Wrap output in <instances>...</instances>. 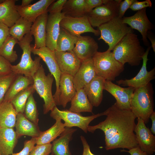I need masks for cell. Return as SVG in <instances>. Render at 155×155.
Segmentation results:
<instances>
[{
	"instance_id": "obj_31",
	"label": "cell",
	"mask_w": 155,
	"mask_h": 155,
	"mask_svg": "<svg viewBox=\"0 0 155 155\" xmlns=\"http://www.w3.org/2000/svg\"><path fill=\"white\" fill-rule=\"evenodd\" d=\"M33 84L32 77L17 75L6 93L3 101L11 102L19 93Z\"/></svg>"
},
{
	"instance_id": "obj_41",
	"label": "cell",
	"mask_w": 155,
	"mask_h": 155,
	"mask_svg": "<svg viewBox=\"0 0 155 155\" xmlns=\"http://www.w3.org/2000/svg\"><path fill=\"white\" fill-rule=\"evenodd\" d=\"M67 0H58L53 3L48 7L47 11L50 14L61 13Z\"/></svg>"
},
{
	"instance_id": "obj_29",
	"label": "cell",
	"mask_w": 155,
	"mask_h": 155,
	"mask_svg": "<svg viewBox=\"0 0 155 155\" xmlns=\"http://www.w3.org/2000/svg\"><path fill=\"white\" fill-rule=\"evenodd\" d=\"M71 102V106L68 110L71 112L78 113L92 112L93 106L89 101L83 88L76 90Z\"/></svg>"
},
{
	"instance_id": "obj_43",
	"label": "cell",
	"mask_w": 155,
	"mask_h": 155,
	"mask_svg": "<svg viewBox=\"0 0 155 155\" xmlns=\"http://www.w3.org/2000/svg\"><path fill=\"white\" fill-rule=\"evenodd\" d=\"M11 65L10 62L0 55V76L12 73Z\"/></svg>"
},
{
	"instance_id": "obj_42",
	"label": "cell",
	"mask_w": 155,
	"mask_h": 155,
	"mask_svg": "<svg viewBox=\"0 0 155 155\" xmlns=\"http://www.w3.org/2000/svg\"><path fill=\"white\" fill-rule=\"evenodd\" d=\"M108 0H85V10L86 15L97 6L104 4Z\"/></svg>"
},
{
	"instance_id": "obj_51",
	"label": "cell",
	"mask_w": 155,
	"mask_h": 155,
	"mask_svg": "<svg viewBox=\"0 0 155 155\" xmlns=\"http://www.w3.org/2000/svg\"><path fill=\"white\" fill-rule=\"evenodd\" d=\"M33 0H22V4L20 5L22 7H25L27 6L30 4Z\"/></svg>"
},
{
	"instance_id": "obj_18",
	"label": "cell",
	"mask_w": 155,
	"mask_h": 155,
	"mask_svg": "<svg viewBox=\"0 0 155 155\" xmlns=\"http://www.w3.org/2000/svg\"><path fill=\"white\" fill-rule=\"evenodd\" d=\"M97 42L90 36H80L73 51L77 56L82 61L92 58L98 51Z\"/></svg>"
},
{
	"instance_id": "obj_48",
	"label": "cell",
	"mask_w": 155,
	"mask_h": 155,
	"mask_svg": "<svg viewBox=\"0 0 155 155\" xmlns=\"http://www.w3.org/2000/svg\"><path fill=\"white\" fill-rule=\"evenodd\" d=\"M121 151L127 152L131 155H146V152L141 150L138 146L128 151L123 149Z\"/></svg>"
},
{
	"instance_id": "obj_22",
	"label": "cell",
	"mask_w": 155,
	"mask_h": 155,
	"mask_svg": "<svg viewBox=\"0 0 155 155\" xmlns=\"http://www.w3.org/2000/svg\"><path fill=\"white\" fill-rule=\"evenodd\" d=\"M47 11L42 14L33 23L30 33L34 38V47L38 49L46 46V24L48 16Z\"/></svg>"
},
{
	"instance_id": "obj_52",
	"label": "cell",
	"mask_w": 155,
	"mask_h": 155,
	"mask_svg": "<svg viewBox=\"0 0 155 155\" xmlns=\"http://www.w3.org/2000/svg\"><path fill=\"white\" fill-rule=\"evenodd\" d=\"M2 1V0H0V2H1Z\"/></svg>"
},
{
	"instance_id": "obj_10",
	"label": "cell",
	"mask_w": 155,
	"mask_h": 155,
	"mask_svg": "<svg viewBox=\"0 0 155 155\" xmlns=\"http://www.w3.org/2000/svg\"><path fill=\"white\" fill-rule=\"evenodd\" d=\"M31 52L37 55L46 65L50 73L54 78L56 83V90L53 98L56 105L60 106L59 95V84L61 73L57 61L54 51L46 46L38 49L35 48L33 45H31Z\"/></svg>"
},
{
	"instance_id": "obj_27",
	"label": "cell",
	"mask_w": 155,
	"mask_h": 155,
	"mask_svg": "<svg viewBox=\"0 0 155 155\" xmlns=\"http://www.w3.org/2000/svg\"><path fill=\"white\" fill-rule=\"evenodd\" d=\"M18 137L12 128L0 127V152L2 155H11Z\"/></svg>"
},
{
	"instance_id": "obj_45",
	"label": "cell",
	"mask_w": 155,
	"mask_h": 155,
	"mask_svg": "<svg viewBox=\"0 0 155 155\" xmlns=\"http://www.w3.org/2000/svg\"><path fill=\"white\" fill-rule=\"evenodd\" d=\"M152 4L150 0L138 1L136 0L131 6L129 8L133 11H138L147 7H151Z\"/></svg>"
},
{
	"instance_id": "obj_2",
	"label": "cell",
	"mask_w": 155,
	"mask_h": 155,
	"mask_svg": "<svg viewBox=\"0 0 155 155\" xmlns=\"http://www.w3.org/2000/svg\"><path fill=\"white\" fill-rule=\"evenodd\" d=\"M112 51L115 59L124 66L126 63L131 66L139 65L145 52L137 35L134 33L125 35Z\"/></svg>"
},
{
	"instance_id": "obj_9",
	"label": "cell",
	"mask_w": 155,
	"mask_h": 155,
	"mask_svg": "<svg viewBox=\"0 0 155 155\" xmlns=\"http://www.w3.org/2000/svg\"><path fill=\"white\" fill-rule=\"evenodd\" d=\"M121 0H108L87 14L88 21L93 27H98L113 18L118 17V6Z\"/></svg>"
},
{
	"instance_id": "obj_24",
	"label": "cell",
	"mask_w": 155,
	"mask_h": 155,
	"mask_svg": "<svg viewBox=\"0 0 155 155\" xmlns=\"http://www.w3.org/2000/svg\"><path fill=\"white\" fill-rule=\"evenodd\" d=\"M16 0H2L0 2V23L9 28L21 17L16 7Z\"/></svg>"
},
{
	"instance_id": "obj_46",
	"label": "cell",
	"mask_w": 155,
	"mask_h": 155,
	"mask_svg": "<svg viewBox=\"0 0 155 155\" xmlns=\"http://www.w3.org/2000/svg\"><path fill=\"white\" fill-rule=\"evenodd\" d=\"M9 35V28L0 23V48Z\"/></svg>"
},
{
	"instance_id": "obj_34",
	"label": "cell",
	"mask_w": 155,
	"mask_h": 155,
	"mask_svg": "<svg viewBox=\"0 0 155 155\" xmlns=\"http://www.w3.org/2000/svg\"><path fill=\"white\" fill-rule=\"evenodd\" d=\"M33 23L21 17L11 27L9 28V35L18 41L26 34L30 33Z\"/></svg>"
},
{
	"instance_id": "obj_6",
	"label": "cell",
	"mask_w": 155,
	"mask_h": 155,
	"mask_svg": "<svg viewBox=\"0 0 155 155\" xmlns=\"http://www.w3.org/2000/svg\"><path fill=\"white\" fill-rule=\"evenodd\" d=\"M98 28L100 32L98 40H104L108 46L107 50L110 51L125 35L134 33L133 30L123 23L122 18L118 17L102 24Z\"/></svg>"
},
{
	"instance_id": "obj_25",
	"label": "cell",
	"mask_w": 155,
	"mask_h": 155,
	"mask_svg": "<svg viewBox=\"0 0 155 155\" xmlns=\"http://www.w3.org/2000/svg\"><path fill=\"white\" fill-rule=\"evenodd\" d=\"M77 129L65 127L59 138L54 140L51 144V154L53 155H72L69 148L70 142Z\"/></svg>"
},
{
	"instance_id": "obj_32",
	"label": "cell",
	"mask_w": 155,
	"mask_h": 155,
	"mask_svg": "<svg viewBox=\"0 0 155 155\" xmlns=\"http://www.w3.org/2000/svg\"><path fill=\"white\" fill-rule=\"evenodd\" d=\"M78 39V37L72 35L60 27L55 51L62 52L72 51Z\"/></svg>"
},
{
	"instance_id": "obj_4",
	"label": "cell",
	"mask_w": 155,
	"mask_h": 155,
	"mask_svg": "<svg viewBox=\"0 0 155 155\" xmlns=\"http://www.w3.org/2000/svg\"><path fill=\"white\" fill-rule=\"evenodd\" d=\"M97 75L112 81L124 69V66L115 58L112 52L97 51L92 58Z\"/></svg>"
},
{
	"instance_id": "obj_1",
	"label": "cell",
	"mask_w": 155,
	"mask_h": 155,
	"mask_svg": "<svg viewBox=\"0 0 155 155\" xmlns=\"http://www.w3.org/2000/svg\"><path fill=\"white\" fill-rule=\"evenodd\" d=\"M104 112L105 120L96 125H89L88 131L93 133L100 129L104 132L106 150H130L138 146L134 133L136 117L131 111L121 108L115 102Z\"/></svg>"
},
{
	"instance_id": "obj_7",
	"label": "cell",
	"mask_w": 155,
	"mask_h": 155,
	"mask_svg": "<svg viewBox=\"0 0 155 155\" xmlns=\"http://www.w3.org/2000/svg\"><path fill=\"white\" fill-rule=\"evenodd\" d=\"M32 78L35 91L44 100L43 113L46 114L56 106L52 92L54 77L50 73L46 75L41 65Z\"/></svg>"
},
{
	"instance_id": "obj_30",
	"label": "cell",
	"mask_w": 155,
	"mask_h": 155,
	"mask_svg": "<svg viewBox=\"0 0 155 155\" xmlns=\"http://www.w3.org/2000/svg\"><path fill=\"white\" fill-rule=\"evenodd\" d=\"M55 123L48 130L42 131L40 135L36 138V145H43L49 143L60 136L65 129V126L61 120L57 119Z\"/></svg>"
},
{
	"instance_id": "obj_14",
	"label": "cell",
	"mask_w": 155,
	"mask_h": 155,
	"mask_svg": "<svg viewBox=\"0 0 155 155\" xmlns=\"http://www.w3.org/2000/svg\"><path fill=\"white\" fill-rule=\"evenodd\" d=\"M137 121L134 131L138 145L141 150L152 155L155 152V136L142 119L137 118Z\"/></svg>"
},
{
	"instance_id": "obj_20",
	"label": "cell",
	"mask_w": 155,
	"mask_h": 155,
	"mask_svg": "<svg viewBox=\"0 0 155 155\" xmlns=\"http://www.w3.org/2000/svg\"><path fill=\"white\" fill-rule=\"evenodd\" d=\"M54 0H40L25 7L16 5L17 9L21 17L33 23L40 15L47 11Z\"/></svg>"
},
{
	"instance_id": "obj_35",
	"label": "cell",
	"mask_w": 155,
	"mask_h": 155,
	"mask_svg": "<svg viewBox=\"0 0 155 155\" xmlns=\"http://www.w3.org/2000/svg\"><path fill=\"white\" fill-rule=\"evenodd\" d=\"M33 84L20 92L11 101L17 113H24L28 98L35 91Z\"/></svg>"
},
{
	"instance_id": "obj_12",
	"label": "cell",
	"mask_w": 155,
	"mask_h": 155,
	"mask_svg": "<svg viewBox=\"0 0 155 155\" xmlns=\"http://www.w3.org/2000/svg\"><path fill=\"white\" fill-rule=\"evenodd\" d=\"M60 26L72 35L78 37L84 33H93L96 36L100 35L90 24L87 15L80 18L65 16L60 22Z\"/></svg>"
},
{
	"instance_id": "obj_17",
	"label": "cell",
	"mask_w": 155,
	"mask_h": 155,
	"mask_svg": "<svg viewBox=\"0 0 155 155\" xmlns=\"http://www.w3.org/2000/svg\"><path fill=\"white\" fill-rule=\"evenodd\" d=\"M65 16L62 12L48 15L46 24V46L53 51L56 49L60 31V22Z\"/></svg>"
},
{
	"instance_id": "obj_26",
	"label": "cell",
	"mask_w": 155,
	"mask_h": 155,
	"mask_svg": "<svg viewBox=\"0 0 155 155\" xmlns=\"http://www.w3.org/2000/svg\"><path fill=\"white\" fill-rule=\"evenodd\" d=\"M15 127L16 132L18 138L23 135L37 137L42 132L38 125L29 121L24 113H21L17 114Z\"/></svg>"
},
{
	"instance_id": "obj_21",
	"label": "cell",
	"mask_w": 155,
	"mask_h": 155,
	"mask_svg": "<svg viewBox=\"0 0 155 155\" xmlns=\"http://www.w3.org/2000/svg\"><path fill=\"white\" fill-rule=\"evenodd\" d=\"M105 80L102 77L97 75L83 88L89 101L93 106L98 107L102 102Z\"/></svg>"
},
{
	"instance_id": "obj_38",
	"label": "cell",
	"mask_w": 155,
	"mask_h": 155,
	"mask_svg": "<svg viewBox=\"0 0 155 155\" xmlns=\"http://www.w3.org/2000/svg\"><path fill=\"white\" fill-rule=\"evenodd\" d=\"M17 75L12 72L0 76V104L3 102L6 93Z\"/></svg>"
},
{
	"instance_id": "obj_39",
	"label": "cell",
	"mask_w": 155,
	"mask_h": 155,
	"mask_svg": "<svg viewBox=\"0 0 155 155\" xmlns=\"http://www.w3.org/2000/svg\"><path fill=\"white\" fill-rule=\"evenodd\" d=\"M51 144L36 145L31 151L29 155H49L51 152Z\"/></svg>"
},
{
	"instance_id": "obj_54",
	"label": "cell",
	"mask_w": 155,
	"mask_h": 155,
	"mask_svg": "<svg viewBox=\"0 0 155 155\" xmlns=\"http://www.w3.org/2000/svg\"><path fill=\"white\" fill-rule=\"evenodd\" d=\"M53 155L52 154H50V155Z\"/></svg>"
},
{
	"instance_id": "obj_44",
	"label": "cell",
	"mask_w": 155,
	"mask_h": 155,
	"mask_svg": "<svg viewBox=\"0 0 155 155\" xmlns=\"http://www.w3.org/2000/svg\"><path fill=\"white\" fill-rule=\"evenodd\" d=\"M136 0H121L118 6V17L122 18L127 9Z\"/></svg>"
},
{
	"instance_id": "obj_50",
	"label": "cell",
	"mask_w": 155,
	"mask_h": 155,
	"mask_svg": "<svg viewBox=\"0 0 155 155\" xmlns=\"http://www.w3.org/2000/svg\"><path fill=\"white\" fill-rule=\"evenodd\" d=\"M152 120V125L150 129V131L153 134H155V112L154 111L151 114L150 117Z\"/></svg>"
},
{
	"instance_id": "obj_37",
	"label": "cell",
	"mask_w": 155,
	"mask_h": 155,
	"mask_svg": "<svg viewBox=\"0 0 155 155\" xmlns=\"http://www.w3.org/2000/svg\"><path fill=\"white\" fill-rule=\"evenodd\" d=\"M24 113V115L28 120L36 125H38V113L36 102L33 97V94H31L28 98Z\"/></svg>"
},
{
	"instance_id": "obj_47",
	"label": "cell",
	"mask_w": 155,
	"mask_h": 155,
	"mask_svg": "<svg viewBox=\"0 0 155 155\" xmlns=\"http://www.w3.org/2000/svg\"><path fill=\"white\" fill-rule=\"evenodd\" d=\"M80 137L83 147L82 155H95L91 151L90 146L84 137L81 135Z\"/></svg>"
},
{
	"instance_id": "obj_28",
	"label": "cell",
	"mask_w": 155,
	"mask_h": 155,
	"mask_svg": "<svg viewBox=\"0 0 155 155\" xmlns=\"http://www.w3.org/2000/svg\"><path fill=\"white\" fill-rule=\"evenodd\" d=\"M17 114L11 102L3 101L0 104V127L13 128Z\"/></svg>"
},
{
	"instance_id": "obj_55",
	"label": "cell",
	"mask_w": 155,
	"mask_h": 155,
	"mask_svg": "<svg viewBox=\"0 0 155 155\" xmlns=\"http://www.w3.org/2000/svg\"><path fill=\"white\" fill-rule=\"evenodd\" d=\"M146 155H148V154H146Z\"/></svg>"
},
{
	"instance_id": "obj_13",
	"label": "cell",
	"mask_w": 155,
	"mask_h": 155,
	"mask_svg": "<svg viewBox=\"0 0 155 155\" xmlns=\"http://www.w3.org/2000/svg\"><path fill=\"white\" fill-rule=\"evenodd\" d=\"M149 46L142 57L143 63L142 67L137 74L134 77L130 79H121L116 81L118 85L124 86L138 88L146 85L151 81L155 78V68L148 71L147 69V64L148 60V55L151 48Z\"/></svg>"
},
{
	"instance_id": "obj_40",
	"label": "cell",
	"mask_w": 155,
	"mask_h": 155,
	"mask_svg": "<svg viewBox=\"0 0 155 155\" xmlns=\"http://www.w3.org/2000/svg\"><path fill=\"white\" fill-rule=\"evenodd\" d=\"M36 138L32 137L24 142V147L20 152L13 153L11 155H29L30 153L36 144Z\"/></svg>"
},
{
	"instance_id": "obj_3",
	"label": "cell",
	"mask_w": 155,
	"mask_h": 155,
	"mask_svg": "<svg viewBox=\"0 0 155 155\" xmlns=\"http://www.w3.org/2000/svg\"><path fill=\"white\" fill-rule=\"evenodd\" d=\"M154 91L150 82L146 86L135 88L130 103L131 111L136 118H140L148 123L154 111Z\"/></svg>"
},
{
	"instance_id": "obj_5",
	"label": "cell",
	"mask_w": 155,
	"mask_h": 155,
	"mask_svg": "<svg viewBox=\"0 0 155 155\" xmlns=\"http://www.w3.org/2000/svg\"><path fill=\"white\" fill-rule=\"evenodd\" d=\"M33 40L30 33L26 34L18 44L22 51L20 62L17 65L11 66L12 72L17 75H22L32 77L41 65V58L36 57L33 60L31 57V42Z\"/></svg>"
},
{
	"instance_id": "obj_11",
	"label": "cell",
	"mask_w": 155,
	"mask_h": 155,
	"mask_svg": "<svg viewBox=\"0 0 155 155\" xmlns=\"http://www.w3.org/2000/svg\"><path fill=\"white\" fill-rule=\"evenodd\" d=\"M146 9V8H145L138 11L133 15L124 17L122 20L123 23L129 25L132 29L138 31L142 35L144 45L149 46L147 34L149 31L154 29V26L148 18Z\"/></svg>"
},
{
	"instance_id": "obj_36",
	"label": "cell",
	"mask_w": 155,
	"mask_h": 155,
	"mask_svg": "<svg viewBox=\"0 0 155 155\" xmlns=\"http://www.w3.org/2000/svg\"><path fill=\"white\" fill-rule=\"evenodd\" d=\"M18 41L9 35L0 48V55L10 63L15 62L18 58L16 51L13 50L14 46Z\"/></svg>"
},
{
	"instance_id": "obj_33",
	"label": "cell",
	"mask_w": 155,
	"mask_h": 155,
	"mask_svg": "<svg viewBox=\"0 0 155 155\" xmlns=\"http://www.w3.org/2000/svg\"><path fill=\"white\" fill-rule=\"evenodd\" d=\"M61 12L65 16L80 18L86 15L85 10V0H68L63 6Z\"/></svg>"
},
{
	"instance_id": "obj_16",
	"label": "cell",
	"mask_w": 155,
	"mask_h": 155,
	"mask_svg": "<svg viewBox=\"0 0 155 155\" xmlns=\"http://www.w3.org/2000/svg\"><path fill=\"white\" fill-rule=\"evenodd\" d=\"M54 53L61 73L73 76L79 70L82 61L73 50L62 52L55 51Z\"/></svg>"
},
{
	"instance_id": "obj_8",
	"label": "cell",
	"mask_w": 155,
	"mask_h": 155,
	"mask_svg": "<svg viewBox=\"0 0 155 155\" xmlns=\"http://www.w3.org/2000/svg\"><path fill=\"white\" fill-rule=\"evenodd\" d=\"M105 112L88 116H83L80 113L71 112L68 110H60L56 106L51 111L50 116L56 120L60 119L64 121L65 127H76L81 129L85 133L88 131L90 123L94 119L104 115Z\"/></svg>"
},
{
	"instance_id": "obj_53",
	"label": "cell",
	"mask_w": 155,
	"mask_h": 155,
	"mask_svg": "<svg viewBox=\"0 0 155 155\" xmlns=\"http://www.w3.org/2000/svg\"><path fill=\"white\" fill-rule=\"evenodd\" d=\"M0 155H2L0 152Z\"/></svg>"
},
{
	"instance_id": "obj_23",
	"label": "cell",
	"mask_w": 155,
	"mask_h": 155,
	"mask_svg": "<svg viewBox=\"0 0 155 155\" xmlns=\"http://www.w3.org/2000/svg\"><path fill=\"white\" fill-rule=\"evenodd\" d=\"M59 100L60 105L65 108L71 102L76 90L74 86L73 76L70 75L61 73L59 84Z\"/></svg>"
},
{
	"instance_id": "obj_15",
	"label": "cell",
	"mask_w": 155,
	"mask_h": 155,
	"mask_svg": "<svg viewBox=\"0 0 155 155\" xmlns=\"http://www.w3.org/2000/svg\"><path fill=\"white\" fill-rule=\"evenodd\" d=\"M135 89L131 87L122 88L107 80H105L104 87V90L109 93L116 99V102L119 107L129 110H131V100Z\"/></svg>"
},
{
	"instance_id": "obj_49",
	"label": "cell",
	"mask_w": 155,
	"mask_h": 155,
	"mask_svg": "<svg viewBox=\"0 0 155 155\" xmlns=\"http://www.w3.org/2000/svg\"><path fill=\"white\" fill-rule=\"evenodd\" d=\"M147 38L148 39L151 43V47L152 48L153 51L155 52V38L154 36H153L151 33L149 32L147 34Z\"/></svg>"
},
{
	"instance_id": "obj_19",
	"label": "cell",
	"mask_w": 155,
	"mask_h": 155,
	"mask_svg": "<svg viewBox=\"0 0 155 155\" xmlns=\"http://www.w3.org/2000/svg\"><path fill=\"white\" fill-rule=\"evenodd\" d=\"M97 75L92 58L83 61L79 70L73 76L76 90L83 88Z\"/></svg>"
}]
</instances>
